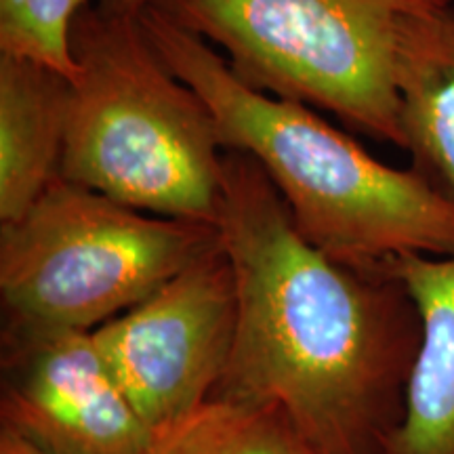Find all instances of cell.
<instances>
[{
	"instance_id": "cell-1",
	"label": "cell",
	"mask_w": 454,
	"mask_h": 454,
	"mask_svg": "<svg viewBox=\"0 0 454 454\" xmlns=\"http://www.w3.org/2000/svg\"><path fill=\"white\" fill-rule=\"evenodd\" d=\"M217 227L238 325L215 395L280 408L311 454H381L421 343L404 284L305 240L265 170L242 152H223Z\"/></svg>"
},
{
	"instance_id": "cell-2",
	"label": "cell",
	"mask_w": 454,
	"mask_h": 454,
	"mask_svg": "<svg viewBox=\"0 0 454 454\" xmlns=\"http://www.w3.org/2000/svg\"><path fill=\"white\" fill-rule=\"evenodd\" d=\"M141 24L162 64L211 107L223 150L265 170L316 248L357 270L454 253V202L412 167H389L309 106L248 87L217 49L156 9Z\"/></svg>"
},
{
	"instance_id": "cell-3",
	"label": "cell",
	"mask_w": 454,
	"mask_h": 454,
	"mask_svg": "<svg viewBox=\"0 0 454 454\" xmlns=\"http://www.w3.org/2000/svg\"><path fill=\"white\" fill-rule=\"evenodd\" d=\"M70 114L59 177L160 217L217 223L223 145L211 107L179 81L139 17L98 4L70 27Z\"/></svg>"
},
{
	"instance_id": "cell-4",
	"label": "cell",
	"mask_w": 454,
	"mask_h": 454,
	"mask_svg": "<svg viewBox=\"0 0 454 454\" xmlns=\"http://www.w3.org/2000/svg\"><path fill=\"white\" fill-rule=\"evenodd\" d=\"M448 4L452 0H154L152 9L223 51L248 87L331 112L351 133L402 150L394 78L402 26Z\"/></svg>"
},
{
	"instance_id": "cell-5",
	"label": "cell",
	"mask_w": 454,
	"mask_h": 454,
	"mask_svg": "<svg viewBox=\"0 0 454 454\" xmlns=\"http://www.w3.org/2000/svg\"><path fill=\"white\" fill-rule=\"evenodd\" d=\"M219 244L217 223L137 211L57 177L0 223L3 309L15 325L93 333Z\"/></svg>"
},
{
	"instance_id": "cell-6",
	"label": "cell",
	"mask_w": 454,
	"mask_h": 454,
	"mask_svg": "<svg viewBox=\"0 0 454 454\" xmlns=\"http://www.w3.org/2000/svg\"><path fill=\"white\" fill-rule=\"evenodd\" d=\"M238 325L223 244L141 303L95 328L101 354L150 429L196 411L223 381Z\"/></svg>"
},
{
	"instance_id": "cell-7",
	"label": "cell",
	"mask_w": 454,
	"mask_h": 454,
	"mask_svg": "<svg viewBox=\"0 0 454 454\" xmlns=\"http://www.w3.org/2000/svg\"><path fill=\"white\" fill-rule=\"evenodd\" d=\"M4 325L0 427L47 454H144L154 431L93 333Z\"/></svg>"
},
{
	"instance_id": "cell-8",
	"label": "cell",
	"mask_w": 454,
	"mask_h": 454,
	"mask_svg": "<svg viewBox=\"0 0 454 454\" xmlns=\"http://www.w3.org/2000/svg\"><path fill=\"white\" fill-rule=\"evenodd\" d=\"M383 270L404 284L417 305L421 343L404 412L381 454H454V253L402 254Z\"/></svg>"
},
{
	"instance_id": "cell-9",
	"label": "cell",
	"mask_w": 454,
	"mask_h": 454,
	"mask_svg": "<svg viewBox=\"0 0 454 454\" xmlns=\"http://www.w3.org/2000/svg\"><path fill=\"white\" fill-rule=\"evenodd\" d=\"M72 78L0 53V223L20 219L59 177Z\"/></svg>"
},
{
	"instance_id": "cell-10",
	"label": "cell",
	"mask_w": 454,
	"mask_h": 454,
	"mask_svg": "<svg viewBox=\"0 0 454 454\" xmlns=\"http://www.w3.org/2000/svg\"><path fill=\"white\" fill-rule=\"evenodd\" d=\"M402 150L454 202V7L404 21L395 53Z\"/></svg>"
},
{
	"instance_id": "cell-11",
	"label": "cell",
	"mask_w": 454,
	"mask_h": 454,
	"mask_svg": "<svg viewBox=\"0 0 454 454\" xmlns=\"http://www.w3.org/2000/svg\"><path fill=\"white\" fill-rule=\"evenodd\" d=\"M144 454H311L280 408L213 395L156 431Z\"/></svg>"
},
{
	"instance_id": "cell-12",
	"label": "cell",
	"mask_w": 454,
	"mask_h": 454,
	"mask_svg": "<svg viewBox=\"0 0 454 454\" xmlns=\"http://www.w3.org/2000/svg\"><path fill=\"white\" fill-rule=\"evenodd\" d=\"M90 0H0V53L43 61L74 78L70 27Z\"/></svg>"
},
{
	"instance_id": "cell-13",
	"label": "cell",
	"mask_w": 454,
	"mask_h": 454,
	"mask_svg": "<svg viewBox=\"0 0 454 454\" xmlns=\"http://www.w3.org/2000/svg\"><path fill=\"white\" fill-rule=\"evenodd\" d=\"M154 0H98V7L112 15L139 17Z\"/></svg>"
},
{
	"instance_id": "cell-14",
	"label": "cell",
	"mask_w": 454,
	"mask_h": 454,
	"mask_svg": "<svg viewBox=\"0 0 454 454\" xmlns=\"http://www.w3.org/2000/svg\"><path fill=\"white\" fill-rule=\"evenodd\" d=\"M0 454H47L30 442L13 434L11 429L0 427Z\"/></svg>"
}]
</instances>
